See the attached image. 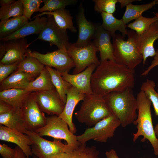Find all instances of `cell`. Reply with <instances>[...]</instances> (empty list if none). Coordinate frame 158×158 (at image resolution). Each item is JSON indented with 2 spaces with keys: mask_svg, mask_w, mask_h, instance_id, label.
<instances>
[{
  "mask_svg": "<svg viewBox=\"0 0 158 158\" xmlns=\"http://www.w3.org/2000/svg\"><path fill=\"white\" fill-rule=\"evenodd\" d=\"M91 78L93 93L104 97L110 93L120 91L135 85V70L109 60L100 62Z\"/></svg>",
  "mask_w": 158,
  "mask_h": 158,
  "instance_id": "6da1fadb",
  "label": "cell"
},
{
  "mask_svg": "<svg viewBox=\"0 0 158 158\" xmlns=\"http://www.w3.org/2000/svg\"><path fill=\"white\" fill-rule=\"evenodd\" d=\"M103 97L112 114L119 120L122 127H125L136 120L137 103L132 89L112 92Z\"/></svg>",
  "mask_w": 158,
  "mask_h": 158,
  "instance_id": "7a4b0ae2",
  "label": "cell"
},
{
  "mask_svg": "<svg viewBox=\"0 0 158 158\" xmlns=\"http://www.w3.org/2000/svg\"><path fill=\"white\" fill-rule=\"evenodd\" d=\"M138 114L133 123L136 125L137 130L133 135V140L135 142L141 136L143 138L141 141L148 140L153 147L154 154L158 155V138L156 135L152 121L151 101L142 91H140L136 97Z\"/></svg>",
  "mask_w": 158,
  "mask_h": 158,
  "instance_id": "3957f363",
  "label": "cell"
},
{
  "mask_svg": "<svg viewBox=\"0 0 158 158\" xmlns=\"http://www.w3.org/2000/svg\"><path fill=\"white\" fill-rule=\"evenodd\" d=\"M75 114L79 122L90 128L112 114L104 97L93 93L85 95L79 109Z\"/></svg>",
  "mask_w": 158,
  "mask_h": 158,
  "instance_id": "277c9868",
  "label": "cell"
},
{
  "mask_svg": "<svg viewBox=\"0 0 158 158\" xmlns=\"http://www.w3.org/2000/svg\"><path fill=\"white\" fill-rule=\"evenodd\" d=\"M111 38L115 62L132 69L142 62V55L130 40H125L124 37L116 33Z\"/></svg>",
  "mask_w": 158,
  "mask_h": 158,
  "instance_id": "5b68a950",
  "label": "cell"
},
{
  "mask_svg": "<svg viewBox=\"0 0 158 158\" xmlns=\"http://www.w3.org/2000/svg\"><path fill=\"white\" fill-rule=\"evenodd\" d=\"M40 136H48L54 139H63L69 146L76 148L81 143L77 140L76 136L70 130L67 123L59 116L51 115L47 117L44 126L35 131Z\"/></svg>",
  "mask_w": 158,
  "mask_h": 158,
  "instance_id": "8992f818",
  "label": "cell"
},
{
  "mask_svg": "<svg viewBox=\"0 0 158 158\" xmlns=\"http://www.w3.org/2000/svg\"><path fill=\"white\" fill-rule=\"evenodd\" d=\"M121 123L115 116L111 114L100 121L94 126L86 129L81 135L76 136L77 140L81 144L93 139L97 142L106 143L113 137L116 128Z\"/></svg>",
  "mask_w": 158,
  "mask_h": 158,
  "instance_id": "52a82bcc",
  "label": "cell"
},
{
  "mask_svg": "<svg viewBox=\"0 0 158 158\" xmlns=\"http://www.w3.org/2000/svg\"><path fill=\"white\" fill-rule=\"evenodd\" d=\"M25 134L32 141L31 147L33 155L38 158H48L55 154L74 149L62 143L61 140L54 138L51 141L45 139L33 131L28 130Z\"/></svg>",
  "mask_w": 158,
  "mask_h": 158,
  "instance_id": "ba28073f",
  "label": "cell"
},
{
  "mask_svg": "<svg viewBox=\"0 0 158 158\" xmlns=\"http://www.w3.org/2000/svg\"><path fill=\"white\" fill-rule=\"evenodd\" d=\"M128 39L135 45L142 55V63H145L147 59L154 57L156 54L154 47L155 42L158 39V21L153 23L144 32L138 34L135 31H128Z\"/></svg>",
  "mask_w": 158,
  "mask_h": 158,
  "instance_id": "9c48e42d",
  "label": "cell"
},
{
  "mask_svg": "<svg viewBox=\"0 0 158 158\" xmlns=\"http://www.w3.org/2000/svg\"><path fill=\"white\" fill-rule=\"evenodd\" d=\"M67 51L75 65L72 74L79 73L92 64L97 66L100 63L96 56L99 51L92 42L90 44L82 47L74 46L71 43Z\"/></svg>",
  "mask_w": 158,
  "mask_h": 158,
  "instance_id": "30bf717a",
  "label": "cell"
},
{
  "mask_svg": "<svg viewBox=\"0 0 158 158\" xmlns=\"http://www.w3.org/2000/svg\"><path fill=\"white\" fill-rule=\"evenodd\" d=\"M29 55L37 59L45 66L54 67L61 75L68 73L75 66L73 61L68 54L67 50L58 49L46 54L33 51L30 52Z\"/></svg>",
  "mask_w": 158,
  "mask_h": 158,
  "instance_id": "8fae6325",
  "label": "cell"
},
{
  "mask_svg": "<svg viewBox=\"0 0 158 158\" xmlns=\"http://www.w3.org/2000/svg\"><path fill=\"white\" fill-rule=\"evenodd\" d=\"M46 15L47 23L37 40L48 42L51 46L55 45L58 49L67 50L71 43L68 42L67 30L59 26L52 15Z\"/></svg>",
  "mask_w": 158,
  "mask_h": 158,
  "instance_id": "7c38bea8",
  "label": "cell"
},
{
  "mask_svg": "<svg viewBox=\"0 0 158 158\" xmlns=\"http://www.w3.org/2000/svg\"><path fill=\"white\" fill-rule=\"evenodd\" d=\"M21 109L28 130L34 131L46 124L47 117L37 105L35 92L28 96Z\"/></svg>",
  "mask_w": 158,
  "mask_h": 158,
  "instance_id": "4fadbf2b",
  "label": "cell"
},
{
  "mask_svg": "<svg viewBox=\"0 0 158 158\" xmlns=\"http://www.w3.org/2000/svg\"><path fill=\"white\" fill-rule=\"evenodd\" d=\"M35 98L40 110L48 115L58 116L61 114L65 104L56 90L35 91Z\"/></svg>",
  "mask_w": 158,
  "mask_h": 158,
  "instance_id": "5bb4252c",
  "label": "cell"
},
{
  "mask_svg": "<svg viewBox=\"0 0 158 158\" xmlns=\"http://www.w3.org/2000/svg\"><path fill=\"white\" fill-rule=\"evenodd\" d=\"M6 53L0 63L4 64H10L20 62L29 55L31 52L28 48L26 38H23L3 41Z\"/></svg>",
  "mask_w": 158,
  "mask_h": 158,
  "instance_id": "9a60e30c",
  "label": "cell"
},
{
  "mask_svg": "<svg viewBox=\"0 0 158 158\" xmlns=\"http://www.w3.org/2000/svg\"><path fill=\"white\" fill-rule=\"evenodd\" d=\"M85 8L81 3L75 15L78 30L77 40L72 44L78 47L87 46L92 43L91 41L95 31V25L89 21L85 15Z\"/></svg>",
  "mask_w": 158,
  "mask_h": 158,
  "instance_id": "2e32d148",
  "label": "cell"
},
{
  "mask_svg": "<svg viewBox=\"0 0 158 158\" xmlns=\"http://www.w3.org/2000/svg\"><path fill=\"white\" fill-rule=\"evenodd\" d=\"M95 31L92 42L100 52V62L109 60L114 61L111 34L105 30L102 24H95Z\"/></svg>",
  "mask_w": 158,
  "mask_h": 158,
  "instance_id": "e0dca14e",
  "label": "cell"
},
{
  "mask_svg": "<svg viewBox=\"0 0 158 158\" xmlns=\"http://www.w3.org/2000/svg\"><path fill=\"white\" fill-rule=\"evenodd\" d=\"M97 67L92 64L82 72L76 74L68 73L62 74L63 79L80 92L85 94L93 93L91 86V78L93 71Z\"/></svg>",
  "mask_w": 158,
  "mask_h": 158,
  "instance_id": "ac0fdd59",
  "label": "cell"
},
{
  "mask_svg": "<svg viewBox=\"0 0 158 158\" xmlns=\"http://www.w3.org/2000/svg\"><path fill=\"white\" fill-rule=\"evenodd\" d=\"M85 95L72 86L67 92L64 108L59 116L67 123L70 130L74 134L76 133L77 130L73 122V113L76 106L80 101L83 100Z\"/></svg>",
  "mask_w": 158,
  "mask_h": 158,
  "instance_id": "d6986e66",
  "label": "cell"
},
{
  "mask_svg": "<svg viewBox=\"0 0 158 158\" xmlns=\"http://www.w3.org/2000/svg\"><path fill=\"white\" fill-rule=\"evenodd\" d=\"M0 140L15 144L28 158L33 155L30 146L32 141L25 134L0 125Z\"/></svg>",
  "mask_w": 158,
  "mask_h": 158,
  "instance_id": "ffe728a7",
  "label": "cell"
},
{
  "mask_svg": "<svg viewBox=\"0 0 158 158\" xmlns=\"http://www.w3.org/2000/svg\"><path fill=\"white\" fill-rule=\"evenodd\" d=\"M47 17H36L34 20L28 22L19 30L1 40L6 41L9 40L25 38L29 35H39L46 25Z\"/></svg>",
  "mask_w": 158,
  "mask_h": 158,
  "instance_id": "44dd1931",
  "label": "cell"
},
{
  "mask_svg": "<svg viewBox=\"0 0 158 158\" xmlns=\"http://www.w3.org/2000/svg\"><path fill=\"white\" fill-rule=\"evenodd\" d=\"M0 124L24 134L28 130L20 108L14 107L7 113L0 115Z\"/></svg>",
  "mask_w": 158,
  "mask_h": 158,
  "instance_id": "7402d4cb",
  "label": "cell"
},
{
  "mask_svg": "<svg viewBox=\"0 0 158 158\" xmlns=\"http://www.w3.org/2000/svg\"><path fill=\"white\" fill-rule=\"evenodd\" d=\"M35 79L31 75L16 70L0 83V91L12 88L26 89L28 84Z\"/></svg>",
  "mask_w": 158,
  "mask_h": 158,
  "instance_id": "603a6c76",
  "label": "cell"
},
{
  "mask_svg": "<svg viewBox=\"0 0 158 158\" xmlns=\"http://www.w3.org/2000/svg\"><path fill=\"white\" fill-rule=\"evenodd\" d=\"M96 146L81 143L78 147L70 151L61 152L48 158H100ZM33 158H38L33 155Z\"/></svg>",
  "mask_w": 158,
  "mask_h": 158,
  "instance_id": "cb8c5ba5",
  "label": "cell"
},
{
  "mask_svg": "<svg viewBox=\"0 0 158 158\" xmlns=\"http://www.w3.org/2000/svg\"><path fill=\"white\" fill-rule=\"evenodd\" d=\"M33 92L27 89L16 88L5 90L0 92V100L13 107L21 108L26 97Z\"/></svg>",
  "mask_w": 158,
  "mask_h": 158,
  "instance_id": "d4e9b609",
  "label": "cell"
},
{
  "mask_svg": "<svg viewBox=\"0 0 158 158\" xmlns=\"http://www.w3.org/2000/svg\"><path fill=\"white\" fill-rule=\"evenodd\" d=\"M52 15L59 26L61 28L67 30L68 29L73 33H75L77 30L73 25V17L68 10L62 8L52 12H44L36 15L34 17H41L44 15Z\"/></svg>",
  "mask_w": 158,
  "mask_h": 158,
  "instance_id": "484cf974",
  "label": "cell"
},
{
  "mask_svg": "<svg viewBox=\"0 0 158 158\" xmlns=\"http://www.w3.org/2000/svg\"><path fill=\"white\" fill-rule=\"evenodd\" d=\"M102 22V25L106 30L110 32L112 35L118 31L123 37L127 35L128 31L126 28L127 25L126 24L122 19H118L113 14L103 12L101 13Z\"/></svg>",
  "mask_w": 158,
  "mask_h": 158,
  "instance_id": "4316f807",
  "label": "cell"
},
{
  "mask_svg": "<svg viewBox=\"0 0 158 158\" xmlns=\"http://www.w3.org/2000/svg\"><path fill=\"white\" fill-rule=\"evenodd\" d=\"M29 22L24 16L15 17L1 20L0 22V39L16 32Z\"/></svg>",
  "mask_w": 158,
  "mask_h": 158,
  "instance_id": "83f0119b",
  "label": "cell"
},
{
  "mask_svg": "<svg viewBox=\"0 0 158 158\" xmlns=\"http://www.w3.org/2000/svg\"><path fill=\"white\" fill-rule=\"evenodd\" d=\"M26 89L34 92L56 90L50 73L45 66L39 75L28 84Z\"/></svg>",
  "mask_w": 158,
  "mask_h": 158,
  "instance_id": "f1b7e54d",
  "label": "cell"
},
{
  "mask_svg": "<svg viewBox=\"0 0 158 158\" xmlns=\"http://www.w3.org/2000/svg\"><path fill=\"white\" fill-rule=\"evenodd\" d=\"M158 4V0H154L147 4L142 5H134L132 3L126 7L125 12L122 19L126 24L131 21L135 20L142 16V13Z\"/></svg>",
  "mask_w": 158,
  "mask_h": 158,
  "instance_id": "f546056e",
  "label": "cell"
},
{
  "mask_svg": "<svg viewBox=\"0 0 158 158\" xmlns=\"http://www.w3.org/2000/svg\"><path fill=\"white\" fill-rule=\"evenodd\" d=\"M50 75L52 82L60 96L61 100L65 104L67 99V93L72 85L64 80L61 74L52 68L45 66Z\"/></svg>",
  "mask_w": 158,
  "mask_h": 158,
  "instance_id": "4dcf8cb0",
  "label": "cell"
},
{
  "mask_svg": "<svg viewBox=\"0 0 158 158\" xmlns=\"http://www.w3.org/2000/svg\"><path fill=\"white\" fill-rule=\"evenodd\" d=\"M44 67L45 66L37 59L29 55L19 63L17 70L30 75L35 79Z\"/></svg>",
  "mask_w": 158,
  "mask_h": 158,
  "instance_id": "1f68e13d",
  "label": "cell"
},
{
  "mask_svg": "<svg viewBox=\"0 0 158 158\" xmlns=\"http://www.w3.org/2000/svg\"><path fill=\"white\" fill-rule=\"evenodd\" d=\"M155 83L153 80L147 79L142 83L140 91L143 92L151 101L155 115L158 117V93L155 90ZM154 128L156 135L158 138V123Z\"/></svg>",
  "mask_w": 158,
  "mask_h": 158,
  "instance_id": "d6a6232c",
  "label": "cell"
},
{
  "mask_svg": "<svg viewBox=\"0 0 158 158\" xmlns=\"http://www.w3.org/2000/svg\"><path fill=\"white\" fill-rule=\"evenodd\" d=\"M23 8L22 0H18L0 8V19L4 20L11 18L23 15Z\"/></svg>",
  "mask_w": 158,
  "mask_h": 158,
  "instance_id": "836d02e7",
  "label": "cell"
},
{
  "mask_svg": "<svg viewBox=\"0 0 158 158\" xmlns=\"http://www.w3.org/2000/svg\"><path fill=\"white\" fill-rule=\"evenodd\" d=\"M158 21V18L155 16L147 18L142 16L127 25V27L134 30L137 33L141 34L146 31L154 23Z\"/></svg>",
  "mask_w": 158,
  "mask_h": 158,
  "instance_id": "e575fe53",
  "label": "cell"
},
{
  "mask_svg": "<svg viewBox=\"0 0 158 158\" xmlns=\"http://www.w3.org/2000/svg\"><path fill=\"white\" fill-rule=\"evenodd\" d=\"M78 2L77 0H43V6L40 8L39 12H52L54 11L65 8L69 5H74Z\"/></svg>",
  "mask_w": 158,
  "mask_h": 158,
  "instance_id": "d590c367",
  "label": "cell"
},
{
  "mask_svg": "<svg viewBox=\"0 0 158 158\" xmlns=\"http://www.w3.org/2000/svg\"><path fill=\"white\" fill-rule=\"evenodd\" d=\"M95 11L99 13L103 12L113 14L116 10V5L118 0H93Z\"/></svg>",
  "mask_w": 158,
  "mask_h": 158,
  "instance_id": "8d00e7d4",
  "label": "cell"
},
{
  "mask_svg": "<svg viewBox=\"0 0 158 158\" xmlns=\"http://www.w3.org/2000/svg\"><path fill=\"white\" fill-rule=\"evenodd\" d=\"M23 5V15L28 20L31 19L33 14L40 11L42 0H22Z\"/></svg>",
  "mask_w": 158,
  "mask_h": 158,
  "instance_id": "74e56055",
  "label": "cell"
},
{
  "mask_svg": "<svg viewBox=\"0 0 158 158\" xmlns=\"http://www.w3.org/2000/svg\"><path fill=\"white\" fill-rule=\"evenodd\" d=\"M19 62L10 64L0 63V83L15 72L18 68Z\"/></svg>",
  "mask_w": 158,
  "mask_h": 158,
  "instance_id": "f35d334b",
  "label": "cell"
},
{
  "mask_svg": "<svg viewBox=\"0 0 158 158\" xmlns=\"http://www.w3.org/2000/svg\"><path fill=\"white\" fill-rule=\"evenodd\" d=\"M15 148L12 149L5 144H0V154L3 158H13Z\"/></svg>",
  "mask_w": 158,
  "mask_h": 158,
  "instance_id": "ab89813d",
  "label": "cell"
},
{
  "mask_svg": "<svg viewBox=\"0 0 158 158\" xmlns=\"http://www.w3.org/2000/svg\"><path fill=\"white\" fill-rule=\"evenodd\" d=\"M156 54L150 65L142 73L141 75L145 76L148 74L150 71L154 67L158 66V49L156 51Z\"/></svg>",
  "mask_w": 158,
  "mask_h": 158,
  "instance_id": "60d3db41",
  "label": "cell"
},
{
  "mask_svg": "<svg viewBox=\"0 0 158 158\" xmlns=\"http://www.w3.org/2000/svg\"><path fill=\"white\" fill-rule=\"evenodd\" d=\"M13 108L8 103L0 100V115L7 113Z\"/></svg>",
  "mask_w": 158,
  "mask_h": 158,
  "instance_id": "b9f144b4",
  "label": "cell"
},
{
  "mask_svg": "<svg viewBox=\"0 0 158 158\" xmlns=\"http://www.w3.org/2000/svg\"><path fill=\"white\" fill-rule=\"evenodd\" d=\"M15 148V153L13 158H28L18 146L16 145Z\"/></svg>",
  "mask_w": 158,
  "mask_h": 158,
  "instance_id": "7bdbcfd3",
  "label": "cell"
},
{
  "mask_svg": "<svg viewBox=\"0 0 158 158\" xmlns=\"http://www.w3.org/2000/svg\"><path fill=\"white\" fill-rule=\"evenodd\" d=\"M105 155L107 158H119L116 151L113 149L106 151Z\"/></svg>",
  "mask_w": 158,
  "mask_h": 158,
  "instance_id": "ee69618b",
  "label": "cell"
},
{
  "mask_svg": "<svg viewBox=\"0 0 158 158\" xmlns=\"http://www.w3.org/2000/svg\"><path fill=\"white\" fill-rule=\"evenodd\" d=\"M6 53V48L4 42L1 41L0 43V59H1L4 56Z\"/></svg>",
  "mask_w": 158,
  "mask_h": 158,
  "instance_id": "f6af8a7d",
  "label": "cell"
},
{
  "mask_svg": "<svg viewBox=\"0 0 158 158\" xmlns=\"http://www.w3.org/2000/svg\"><path fill=\"white\" fill-rule=\"evenodd\" d=\"M118 2L120 3L121 8L126 6L128 4L132 3L133 2L140 0H118Z\"/></svg>",
  "mask_w": 158,
  "mask_h": 158,
  "instance_id": "bcb514c9",
  "label": "cell"
},
{
  "mask_svg": "<svg viewBox=\"0 0 158 158\" xmlns=\"http://www.w3.org/2000/svg\"><path fill=\"white\" fill-rule=\"evenodd\" d=\"M16 1L14 0H0V4L1 5H6L11 4Z\"/></svg>",
  "mask_w": 158,
  "mask_h": 158,
  "instance_id": "7dc6e473",
  "label": "cell"
},
{
  "mask_svg": "<svg viewBox=\"0 0 158 158\" xmlns=\"http://www.w3.org/2000/svg\"><path fill=\"white\" fill-rule=\"evenodd\" d=\"M155 16L158 18V13H156L155 14Z\"/></svg>",
  "mask_w": 158,
  "mask_h": 158,
  "instance_id": "c3c4849f",
  "label": "cell"
},
{
  "mask_svg": "<svg viewBox=\"0 0 158 158\" xmlns=\"http://www.w3.org/2000/svg\"><path fill=\"white\" fill-rule=\"evenodd\" d=\"M157 92L158 93V83L157 84Z\"/></svg>",
  "mask_w": 158,
  "mask_h": 158,
  "instance_id": "681fc988",
  "label": "cell"
}]
</instances>
